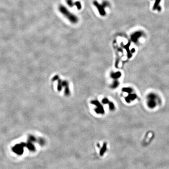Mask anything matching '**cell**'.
Listing matches in <instances>:
<instances>
[{"label": "cell", "instance_id": "5b68a950", "mask_svg": "<svg viewBox=\"0 0 169 169\" xmlns=\"http://www.w3.org/2000/svg\"><path fill=\"white\" fill-rule=\"evenodd\" d=\"M75 5H77V6L78 9H81V4H80V3H79V2H77L75 4Z\"/></svg>", "mask_w": 169, "mask_h": 169}, {"label": "cell", "instance_id": "3957f363", "mask_svg": "<svg viewBox=\"0 0 169 169\" xmlns=\"http://www.w3.org/2000/svg\"><path fill=\"white\" fill-rule=\"evenodd\" d=\"M94 4L97 7L100 14L101 16H105V15L106 14V12L104 11L105 7L109 5L108 2H104L102 5H100L98 4L96 1H94Z\"/></svg>", "mask_w": 169, "mask_h": 169}, {"label": "cell", "instance_id": "7a4b0ae2", "mask_svg": "<svg viewBox=\"0 0 169 169\" xmlns=\"http://www.w3.org/2000/svg\"><path fill=\"white\" fill-rule=\"evenodd\" d=\"M25 146V144L24 143L16 144L12 148V151L17 155H21L24 153V148Z\"/></svg>", "mask_w": 169, "mask_h": 169}, {"label": "cell", "instance_id": "277c9868", "mask_svg": "<svg viewBox=\"0 0 169 169\" xmlns=\"http://www.w3.org/2000/svg\"><path fill=\"white\" fill-rule=\"evenodd\" d=\"M66 3L68 4L71 7H72L75 4H73L72 3V0H66Z\"/></svg>", "mask_w": 169, "mask_h": 169}, {"label": "cell", "instance_id": "6da1fadb", "mask_svg": "<svg viewBox=\"0 0 169 169\" xmlns=\"http://www.w3.org/2000/svg\"><path fill=\"white\" fill-rule=\"evenodd\" d=\"M59 10L70 21L72 22V23H76L78 21V19L77 17L74 16V15L71 14L68 11H67V10L65 7H64L63 6H60Z\"/></svg>", "mask_w": 169, "mask_h": 169}]
</instances>
